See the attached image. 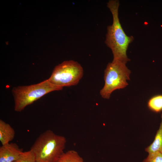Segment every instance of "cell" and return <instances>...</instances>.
I'll return each instance as SVG.
<instances>
[{
  "label": "cell",
  "instance_id": "ba28073f",
  "mask_svg": "<svg viewBox=\"0 0 162 162\" xmlns=\"http://www.w3.org/2000/svg\"><path fill=\"white\" fill-rule=\"evenodd\" d=\"M161 121L152 142L145 149L148 153L158 152L162 154V113Z\"/></svg>",
  "mask_w": 162,
  "mask_h": 162
},
{
  "label": "cell",
  "instance_id": "277c9868",
  "mask_svg": "<svg viewBox=\"0 0 162 162\" xmlns=\"http://www.w3.org/2000/svg\"><path fill=\"white\" fill-rule=\"evenodd\" d=\"M126 64L113 59L108 64L104 71V85L100 91L102 98L109 99L114 91L124 88L128 85L127 81L130 80L131 71Z\"/></svg>",
  "mask_w": 162,
  "mask_h": 162
},
{
  "label": "cell",
  "instance_id": "3957f363",
  "mask_svg": "<svg viewBox=\"0 0 162 162\" xmlns=\"http://www.w3.org/2000/svg\"><path fill=\"white\" fill-rule=\"evenodd\" d=\"M62 88L51 84L48 79L36 84L14 87L12 92L14 100V110L21 112L45 94Z\"/></svg>",
  "mask_w": 162,
  "mask_h": 162
},
{
  "label": "cell",
  "instance_id": "6da1fadb",
  "mask_svg": "<svg viewBox=\"0 0 162 162\" xmlns=\"http://www.w3.org/2000/svg\"><path fill=\"white\" fill-rule=\"evenodd\" d=\"M119 4V1L117 0H110L107 3V6L112 15L113 22L107 27L105 43L112 51L113 60L126 63L130 61L127 55V50L134 38L127 36L122 27L118 15Z\"/></svg>",
  "mask_w": 162,
  "mask_h": 162
},
{
  "label": "cell",
  "instance_id": "8fae6325",
  "mask_svg": "<svg viewBox=\"0 0 162 162\" xmlns=\"http://www.w3.org/2000/svg\"><path fill=\"white\" fill-rule=\"evenodd\" d=\"M13 162H37L35 155L30 149L29 151L23 152L20 156Z\"/></svg>",
  "mask_w": 162,
  "mask_h": 162
},
{
  "label": "cell",
  "instance_id": "9c48e42d",
  "mask_svg": "<svg viewBox=\"0 0 162 162\" xmlns=\"http://www.w3.org/2000/svg\"><path fill=\"white\" fill-rule=\"evenodd\" d=\"M147 106L148 109L155 113L162 112V94H158L151 97L148 100Z\"/></svg>",
  "mask_w": 162,
  "mask_h": 162
},
{
  "label": "cell",
  "instance_id": "30bf717a",
  "mask_svg": "<svg viewBox=\"0 0 162 162\" xmlns=\"http://www.w3.org/2000/svg\"><path fill=\"white\" fill-rule=\"evenodd\" d=\"M56 162H84L82 158L74 150L64 152Z\"/></svg>",
  "mask_w": 162,
  "mask_h": 162
},
{
  "label": "cell",
  "instance_id": "8992f818",
  "mask_svg": "<svg viewBox=\"0 0 162 162\" xmlns=\"http://www.w3.org/2000/svg\"><path fill=\"white\" fill-rule=\"evenodd\" d=\"M16 143H9L0 147V162H13L23 152Z\"/></svg>",
  "mask_w": 162,
  "mask_h": 162
},
{
  "label": "cell",
  "instance_id": "5b68a950",
  "mask_svg": "<svg viewBox=\"0 0 162 162\" xmlns=\"http://www.w3.org/2000/svg\"><path fill=\"white\" fill-rule=\"evenodd\" d=\"M83 74V68L78 62L66 61L55 67L48 79L53 85L63 88L76 85Z\"/></svg>",
  "mask_w": 162,
  "mask_h": 162
},
{
  "label": "cell",
  "instance_id": "7a4b0ae2",
  "mask_svg": "<svg viewBox=\"0 0 162 162\" xmlns=\"http://www.w3.org/2000/svg\"><path fill=\"white\" fill-rule=\"evenodd\" d=\"M66 142L65 137L48 130L38 137L30 149L37 162H56L64 152Z\"/></svg>",
  "mask_w": 162,
  "mask_h": 162
},
{
  "label": "cell",
  "instance_id": "7c38bea8",
  "mask_svg": "<svg viewBox=\"0 0 162 162\" xmlns=\"http://www.w3.org/2000/svg\"><path fill=\"white\" fill-rule=\"evenodd\" d=\"M142 162H162V154L158 152L148 153Z\"/></svg>",
  "mask_w": 162,
  "mask_h": 162
},
{
  "label": "cell",
  "instance_id": "52a82bcc",
  "mask_svg": "<svg viewBox=\"0 0 162 162\" xmlns=\"http://www.w3.org/2000/svg\"><path fill=\"white\" fill-rule=\"evenodd\" d=\"M15 131L8 123L0 120V141L2 145L10 143L14 138Z\"/></svg>",
  "mask_w": 162,
  "mask_h": 162
}]
</instances>
